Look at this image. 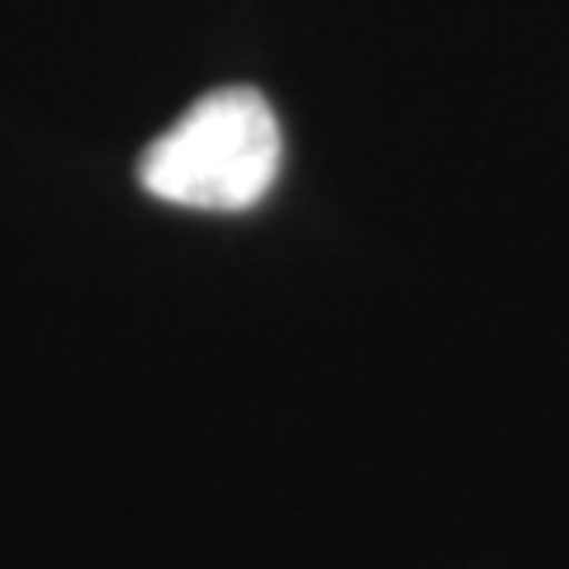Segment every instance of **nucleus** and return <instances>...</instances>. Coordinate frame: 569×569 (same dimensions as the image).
Returning <instances> with one entry per match:
<instances>
[{
	"label": "nucleus",
	"mask_w": 569,
	"mask_h": 569,
	"mask_svg": "<svg viewBox=\"0 0 569 569\" xmlns=\"http://www.w3.org/2000/svg\"><path fill=\"white\" fill-rule=\"evenodd\" d=\"M280 171V123L252 86H228L148 142L138 181L148 194L181 209L242 213L266 200Z\"/></svg>",
	"instance_id": "f257e3e1"
}]
</instances>
